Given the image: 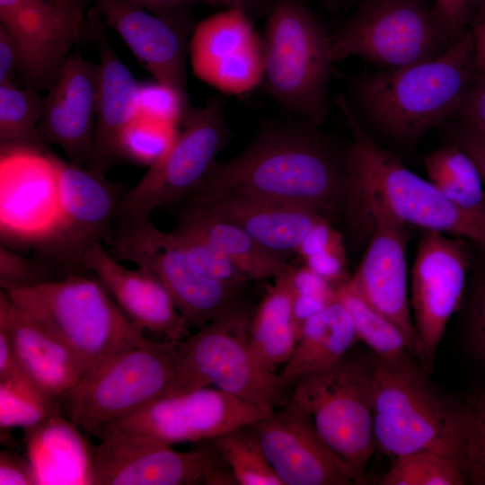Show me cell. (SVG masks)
<instances>
[{
	"instance_id": "6da1fadb",
	"label": "cell",
	"mask_w": 485,
	"mask_h": 485,
	"mask_svg": "<svg viewBox=\"0 0 485 485\" xmlns=\"http://www.w3.org/2000/svg\"><path fill=\"white\" fill-rule=\"evenodd\" d=\"M316 127L307 121L265 126L240 154L216 160L190 195L258 198L342 215L346 149L334 146Z\"/></svg>"
},
{
	"instance_id": "7a4b0ae2",
	"label": "cell",
	"mask_w": 485,
	"mask_h": 485,
	"mask_svg": "<svg viewBox=\"0 0 485 485\" xmlns=\"http://www.w3.org/2000/svg\"><path fill=\"white\" fill-rule=\"evenodd\" d=\"M339 105L352 132L345 151L347 192L342 215L358 225L383 212L405 225L469 239L485 248V217L461 208L429 180L408 169L358 123L348 101Z\"/></svg>"
},
{
	"instance_id": "3957f363",
	"label": "cell",
	"mask_w": 485,
	"mask_h": 485,
	"mask_svg": "<svg viewBox=\"0 0 485 485\" xmlns=\"http://www.w3.org/2000/svg\"><path fill=\"white\" fill-rule=\"evenodd\" d=\"M476 72L469 29L436 57L359 75L351 84L352 96L376 129L414 142L456 114Z\"/></svg>"
},
{
	"instance_id": "277c9868",
	"label": "cell",
	"mask_w": 485,
	"mask_h": 485,
	"mask_svg": "<svg viewBox=\"0 0 485 485\" xmlns=\"http://www.w3.org/2000/svg\"><path fill=\"white\" fill-rule=\"evenodd\" d=\"M413 357H376L370 366L375 446L392 458L430 450L462 467L460 402L439 392Z\"/></svg>"
},
{
	"instance_id": "5b68a950",
	"label": "cell",
	"mask_w": 485,
	"mask_h": 485,
	"mask_svg": "<svg viewBox=\"0 0 485 485\" xmlns=\"http://www.w3.org/2000/svg\"><path fill=\"white\" fill-rule=\"evenodd\" d=\"M4 292L16 307L73 351L84 374L146 338L95 277L71 272L55 280Z\"/></svg>"
},
{
	"instance_id": "8992f818",
	"label": "cell",
	"mask_w": 485,
	"mask_h": 485,
	"mask_svg": "<svg viewBox=\"0 0 485 485\" xmlns=\"http://www.w3.org/2000/svg\"><path fill=\"white\" fill-rule=\"evenodd\" d=\"M262 43L261 84L280 105L319 126L328 113L331 33L301 0H274Z\"/></svg>"
},
{
	"instance_id": "52a82bcc",
	"label": "cell",
	"mask_w": 485,
	"mask_h": 485,
	"mask_svg": "<svg viewBox=\"0 0 485 485\" xmlns=\"http://www.w3.org/2000/svg\"><path fill=\"white\" fill-rule=\"evenodd\" d=\"M177 342L145 338L113 355L60 396L63 416L93 435L104 423L175 394Z\"/></svg>"
},
{
	"instance_id": "ba28073f",
	"label": "cell",
	"mask_w": 485,
	"mask_h": 485,
	"mask_svg": "<svg viewBox=\"0 0 485 485\" xmlns=\"http://www.w3.org/2000/svg\"><path fill=\"white\" fill-rule=\"evenodd\" d=\"M287 400L302 410L330 449L365 481L375 446L370 366L345 356L337 363L296 378Z\"/></svg>"
},
{
	"instance_id": "9c48e42d",
	"label": "cell",
	"mask_w": 485,
	"mask_h": 485,
	"mask_svg": "<svg viewBox=\"0 0 485 485\" xmlns=\"http://www.w3.org/2000/svg\"><path fill=\"white\" fill-rule=\"evenodd\" d=\"M251 315L238 304L177 342L175 394L214 385L266 411L285 403L278 374L263 369L251 355Z\"/></svg>"
},
{
	"instance_id": "30bf717a",
	"label": "cell",
	"mask_w": 485,
	"mask_h": 485,
	"mask_svg": "<svg viewBox=\"0 0 485 485\" xmlns=\"http://www.w3.org/2000/svg\"><path fill=\"white\" fill-rule=\"evenodd\" d=\"M360 1L331 33L333 63L359 57L375 69L395 68L436 57L457 39L427 0Z\"/></svg>"
},
{
	"instance_id": "8fae6325",
	"label": "cell",
	"mask_w": 485,
	"mask_h": 485,
	"mask_svg": "<svg viewBox=\"0 0 485 485\" xmlns=\"http://www.w3.org/2000/svg\"><path fill=\"white\" fill-rule=\"evenodd\" d=\"M109 245L119 260L134 263L163 284L190 329L203 327L239 304L242 287L195 270L170 232L156 227L151 217L115 219Z\"/></svg>"
},
{
	"instance_id": "7c38bea8",
	"label": "cell",
	"mask_w": 485,
	"mask_h": 485,
	"mask_svg": "<svg viewBox=\"0 0 485 485\" xmlns=\"http://www.w3.org/2000/svg\"><path fill=\"white\" fill-rule=\"evenodd\" d=\"M167 152L120 198L115 218H148L175 206L201 184L227 140L224 101L211 98L190 109Z\"/></svg>"
},
{
	"instance_id": "4fadbf2b",
	"label": "cell",
	"mask_w": 485,
	"mask_h": 485,
	"mask_svg": "<svg viewBox=\"0 0 485 485\" xmlns=\"http://www.w3.org/2000/svg\"><path fill=\"white\" fill-rule=\"evenodd\" d=\"M93 447L91 485L236 484L210 442L180 452L164 442L110 433Z\"/></svg>"
},
{
	"instance_id": "5bb4252c",
	"label": "cell",
	"mask_w": 485,
	"mask_h": 485,
	"mask_svg": "<svg viewBox=\"0 0 485 485\" xmlns=\"http://www.w3.org/2000/svg\"><path fill=\"white\" fill-rule=\"evenodd\" d=\"M269 412L209 386L153 401L102 424L93 435L100 438L106 434L121 433L147 436L168 445L198 444L249 426Z\"/></svg>"
},
{
	"instance_id": "9a60e30c",
	"label": "cell",
	"mask_w": 485,
	"mask_h": 485,
	"mask_svg": "<svg viewBox=\"0 0 485 485\" xmlns=\"http://www.w3.org/2000/svg\"><path fill=\"white\" fill-rule=\"evenodd\" d=\"M54 157L58 175V218L37 250L43 259L69 274L84 269L83 259L94 244H109L117 208L126 190L104 174L55 154Z\"/></svg>"
},
{
	"instance_id": "2e32d148",
	"label": "cell",
	"mask_w": 485,
	"mask_h": 485,
	"mask_svg": "<svg viewBox=\"0 0 485 485\" xmlns=\"http://www.w3.org/2000/svg\"><path fill=\"white\" fill-rule=\"evenodd\" d=\"M470 257L463 239L423 230L411 269L410 302L414 357L428 375L448 322L462 302Z\"/></svg>"
},
{
	"instance_id": "e0dca14e",
	"label": "cell",
	"mask_w": 485,
	"mask_h": 485,
	"mask_svg": "<svg viewBox=\"0 0 485 485\" xmlns=\"http://www.w3.org/2000/svg\"><path fill=\"white\" fill-rule=\"evenodd\" d=\"M88 13L84 0H0V25L18 47L29 87L48 89L71 49L89 37Z\"/></svg>"
},
{
	"instance_id": "ac0fdd59",
	"label": "cell",
	"mask_w": 485,
	"mask_h": 485,
	"mask_svg": "<svg viewBox=\"0 0 485 485\" xmlns=\"http://www.w3.org/2000/svg\"><path fill=\"white\" fill-rule=\"evenodd\" d=\"M0 224L4 241L39 247L58 218V175L47 146H1Z\"/></svg>"
},
{
	"instance_id": "d6986e66",
	"label": "cell",
	"mask_w": 485,
	"mask_h": 485,
	"mask_svg": "<svg viewBox=\"0 0 485 485\" xmlns=\"http://www.w3.org/2000/svg\"><path fill=\"white\" fill-rule=\"evenodd\" d=\"M189 57L195 75L224 93L242 94L261 84V37L244 10L226 8L198 23Z\"/></svg>"
},
{
	"instance_id": "ffe728a7",
	"label": "cell",
	"mask_w": 485,
	"mask_h": 485,
	"mask_svg": "<svg viewBox=\"0 0 485 485\" xmlns=\"http://www.w3.org/2000/svg\"><path fill=\"white\" fill-rule=\"evenodd\" d=\"M248 427L283 485L356 483L310 418L289 401Z\"/></svg>"
},
{
	"instance_id": "44dd1931",
	"label": "cell",
	"mask_w": 485,
	"mask_h": 485,
	"mask_svg": "<svg viewBox=\"0 0 485 485\" xmlns=\"http://www.w3.org/2000/svg\"><path fill=\"white\" fill-rule=\"evenodd\" d=\"M47 90L38 126L41 141L60 147L71 163L89 168L98 107L99 66L70 53Z\"/></svg>"
},
{
	"instance_id": "7402d4cb",
	"label": "cell",
	"mask_w": 485,
	"mask_h": 485,
	"mask_svg": "<svg viewBox=\"0 0 485 485\" xmlns=\"http://www.w3.org/2000/svg\"><path fill=\"white\" fill-rule=\"evenodd\" d=\"M106 27L124 40L154 80L187 94L189 24L185 15L154 13L123 0H91Z\"/></svg>"
},
{
	"instance_id": "603a6c76",
	"label": "cell",
	"mask_w": 485,
	"mask_h": 485,
	"mask_svg": "<svg viewBox=\"0 0 485 485\" xmlns=\"http://www.w3.org/2000/svg\"><path fill=\"white\" fill-rule=\"evenodd\" d=\"M361 224L372 228L366 251L349 280L362 297L409 338L414 357L415 330L408 291V226L379 211Z\"/></svg>"
},
{
	"instance_id": "cb8c5ba5",
	"label": "cell",
	"mask_w": 485,
	"mask_h": 485,
	"mask_svg": "<svg viewBox=\"0 0 485 485\" xmlns=\"http://www.w3.org/2000/svg\"><path fill=\"white\" fill-rule=\"evenodd\" d=\"M90 271L105 287L126 316L143 331L163 335L177 342L190 333L184 318L163 284L147 270L129 269L108 251L103 243L94 244L83 259Z\"/></svg>"
},
{
	"instance_id": "d4e9b609",
	"label": "cell",
	"mask_w": 485,
	"mask_h": 485,
	"mask_svg": "<svg viewBox=\"0 0 485 485\" xmlns=\"http://www.w3.org/2000/svg\"><path fill=\"white\" fill-rule=\"evenodd\" d=\"M88 21L89 38L100 59L98 107L89 169L106 175L119 160L117 146L121 132L138 115L139 83L110 46L106 25L93 7Z\"/></svg>"
},
{
	"instance_id": "484cf974",
	"label": "cell",
	"mask_w": 485,
	"mask_h": 485,
	"mask_svg": "<svg viewBox=\"0 0 485 485\" xmlns=\"http://www.w3.org/2000/svg\"><path fill=\"white\" fill-rule=\"evenodd\" d=\"M181 201L198 205L238 225L264 247L284 257L296 253L313 225L327 216L308 206L242 196L190 195Z\"/></svg>"
},
{
	"instance_id": "4316f807",
	"label": "cell",
	"mask_w": 485,
	"mask_h": 485,
	"mask_svg": "<svg viewBox=\"0 0 485 485\" xmlns=\"http://www.w3.org/2000/svg\"><path fill=\"white\" fill-rule=\"evenodd\" d=\"M0 327L9 336L25 373L47 392L59 397L85 370L73 351L55 334L16 307L0 292Z\"/></svg>"
},
{
	"instance_id": "83f0119b",
	"label": "cell",
	"mask_w": 485,
	"mask_h": 485,
	"mask_svg": "<svg viewBox=\"0 0 485 485\" xmlns=\"http://www.w3.org/2000/svg\"><path fill=\"white\" fill-rule=\"evenodd\" d=\"M36 485H91L93 447L63 415L25 428Z\"/></svg>"
},
{
	"instance_id": "f1b7e54d",
	"label": "cell",
	"mask_w": 485,
	"mask_h": 485,
	"mask_svg": "<svg viewBox=\"0 0 485 485\" xmlns=\"http://www.w3.org/2000/svg\"><path fill=\"white\" fill-rule=\"evenodd\" d=\"M357 341L350 315L335 300L304 322L292 357L278 374L281 386L286 390L299 376L337 363Z\"/></svg>"
},
{
	"instance_id": "f546056e",
	"label": "cell",
	"mask_w": 485,
	"mask_h": 485,
	"mask_svg": "<svg viewBox=\"0 0 485 485\" xmlns=\"http://www.w3.org/2000/svg\"><path fill=\"white\" fill-rule=\"evenodd\" d=\"M175 206L177 223L207 237L249 279H275L291 267L284 256L264 247L238 225L190 202Z\"/></svg>"
},
{
	"instance_id": "4dcf8cb0",
	"label": "cell",
	"mask_w": 485,
	"mask_h": 485,
	"mask_svg": "<svg viewBox=\"0 0 485 485\" xmlns=\"http://www.w3.org/2000/svg\"><path fill=\"white\" fill-rule=\"evenodd\" d=\"M428 180L453 203L485 217V183L473 159L453 143L423 157Z\"/></svg>"
},
{
	"instance_id": "1f68e13d",
	"label": "cell",
	"mask_w": 485,
	"mask_h": 485,
	"mask_svg": "<svg viewBox=\"0 0 485 485\" xmlns=\"http://www.w3.org/2000/svg\"><path fill=\"white\" fill-rule=\"evenodd\" d=\"M336 300L348 311L357 340L364 342L380 358H393L407 353L412 356L411 342L389 318L368 304L350 280L335 288Z\"/></svg>"
},
{
	"instance_id": "d6a6232c",
	"label": "cell",
	"mask_w": 485,
	"mask_h": 485,
	"mask_svg": "<svg viewBox=\"0 0 485 485\" xmlns=\"http://www.w3.org/2000/svg\"><path fill=\"white\" fill-rule=\"evenodd\" d=\"M60 414V398L47 392L27 375L0 380L1 430L28 428Z\"/></svg>"
},
{
	"instance_id": "836d02e7",
	"label": "cell",
	"mask_w": 485,
	"mask_h": 485,
	"mask_svg": "<svg viewBox=\"0 0 485 485\" xmlns=\"http://www.w3.org/2000/svg\"><path fill=\"white\" fill-rule=\"evenodd\" d=\"M208 442L226 463L236 484L283 485L248 426Z\"/></svg>"
},
{
	"instance_id": "e575fe53",
	"label": "cell",
	"mask_w": 485,
	"mask_h": 485,
	"mask_svg": "<svg viewBox=\"0 0 485 485\" xmlns=\"http://www.w3.org/2000/svg\"><path fill=\"white\" fill-rule=\"evenodd\" d=\"M43 99L38 91L16 84H0L1 146L45 145L38 133Z\"/></svg>"
},
{
	"instance_id": "d590c367",
	"label": "cell",
	"mask_w": 485,
	"mask_h": 485,
	"mask_svg": "<svg viewBox=\"0 0 485 485\" xmlns=\"http://www.w3.org/2000/svg\"><path fill=\"white\" fill-rule=\"evenodd\" d=\"M381 479L383 485H463L467 482L458 462L430 450H419L393 458Z\"/></svg>"
},
{
	"instance_id": "8d00e7d4",
	"label": "cell",
	"mask_w": 485,
	"mask_h": 485,
	"mask_svg": "<svg viewBox=\"0 0 485 485\" xmlns=\"http://www.w3.org/2000/svg\"><path fill=\"white\" fill-rule=\"evenodd\" d=\"M169 232L174 243L198 273L239 287L249 279L218 246L200 233L180 223Z\"/></svg>"
},
{
	"instance_id": "74e56055",
	"label": "cell",
	"mask_w": 485,
	"mask_h": 485,
	"mask_svg": "<svg viewBox=\"0 0 485 485\" xmlns=\"http://www.w3.org/2000/svg\"><path fill=\"white\" fill-rule=\"evenodd\" d=\"M177 132L176 126L137 115L119 137L118 157L149 168L167 152Z\"/></svg>"
},
{
	"instance_id": "f35d334b",
	"label": "cell",
	"mask_w": 485,
	"mask_h": 485,
	"mask_svg": "<svg viewBox=\"0 0 485 485\" xmlns=\"http://www.w3.org/2000/svg\"><path fill=\"white\" fill-rule=\"evenodd\" d=\"M462 468L467 482L485 485V386L460 402Z\"/></svg>"
},
{
	"instance_id": "ab89813d",
	"label": "cell",
	"mask_w": 485,
	"mask_h": 485,
	"mask_svg": "<svg viewBox=\"0 0 485 485\" xmlns=\"http://www.w3.org/2000/svg\"><path fill=\"white\" fill-rule=\"evenodd\" d=\"M291 268L276 278L251 315L250 336L255 337L292 325L294 289ZM293 326V325H292Z\"/></svg>"
},
{
	"instance_id": "60d3db41",
	"label": "cell",
	"mask_w": 485,
	"mask_h": 485,
	"mask_svg": "<svg viewBox=\"0 0 485 485\" xmlns=\"http://www.w3.org/2000/svg\"><path fill=\"white\" fill-rule=\"evenodd\" d=\"M55 268L52 262L43 258H27L4 243L0 246L1 290L29 287L57 279L54 276Z\"/></svg>"
},
{
	"instance_id": "b9f144b4",
	"label": "cell",
	"mask_w": 485,
	"mask_h": 485,
	"mask_svg": "<svg viewBox=\"0 0 485 485\" xmlns=\"http://www.w3.org/2000/svg\"><path fill=\"white\" fill-rule=\"evenodd\" d=\"M189 110L188 97L173 87L156 80L139 84V116L177 127Z\"/></svg>"
},
{
	"instance_id": "7bdbcfd3",
	"label": "cell",
	"mask_w": 485,
	"mask_h": 485,
	"mask_svg": "<svg viewBox=\"0 0 485 485\" xmlns=\"http://www.w3.org/2000/svg\"><path fill=\"white\" fill-rule=\"evenodd\" d=\"M297 338L292 325L260 336H250L252 357L263 369L275 373L278 366L292 357Z\"/></svg>"
},
{
	"instance_id": "ee69618b",
	"label": "cell",
	"mask_w": 485,
	"mask_h": 485,
	"mask_svg": "<svg viewBox=\"0 0 485 485\" xmlns=\"http://www.w3.org/2000/svg\"><path fill=\"white\" fill-rule=\"evenodd\" d=\"M466 341L472 355L485 364V277L479 284L466 326Z\"/></svg>"
},
{
	"instance_id": "f6af8a7d",
	"label": "cell",
	"mask_w": 485,
	"mask_h": 485,
	"mask_svg": "<svg viewBox=\"0 0 485 485\" xmlns=\"http://www.w3.org/2000/svg\"><path fill=\"white\" fill-rule=\"evenodd\" d=\"M481 0H434V6L450 32L458 38L474 22V13Z\"/></svg>"
},
{
	"instance_id": "bcb514c9",
	"label": "cell",
	"mask_w": 485,
	"mask_h": 485,
	"mask_svg": "<svg viewBox=\"0 0 485 485\" xmlns=\"http://www.w3.org/2000/svg\"><path fill=\"white\" fill-rule=\"evenodd\" d=\"M455 116L485 135V73L477 70Z\"/></svg>"
},
{
	"instance_id": "7dc6e473",
	"label": "cell",
	"mask_w": 485,
	"mask_h": 485,
	"mask_svg": "<svg viewBox=\"0 0 485 485\" xmlns=\"http://www.w3.org/2000/svg\"><path fill=\"white\" fill-rule=\"evenodd\" d=\"M0 485H36L27 456L12 450L0 452Z\"/></svg>"
},
{
	"instance_id": "c3c4849f",
	"label": "cell",
	"mask_w": 485,
	"mask_h": 485,
	"mask_svg": "<svg viewBox=\"0 0 485 485\" xmlns=\"http://www.w3.org/2000/svg\"><path fill=\"white\" fill-rule=\"evenodd\" d=\"M17 73L21 74L18 47L10 33L0 25V84H15Z\"/></svg>"
},
{
	"instance_id": "681fc988",
	"label": "cell",
	"mask_w": 485,
	"mask_h": 485,
	"mask_svg": "<svg viewBox=\"0 0 485 485\" xmlns=\"http://www.w3.org/2000/svg\"><path fill=\"white\" fill-rule=\"evenodd\" d=\"M454 143L473 159L485 183V135L462 123L455 134Z\"/></svg>"
},
{
	"instance_id": "f907efd6",
	"label": "cell",
	"mask_w": 485,
	"mask_h": 485,
	"mask_svg": "<svg viewBox=\"0 0 485 485\" xmlns=\"http://www.w3.org/2000/svg\"><path fill=\"white\" fill-rule=\"evenodd\" d=\"M154 13L180 16L191 5L204 3V0H123Z\"/></svg>"
},
{
	"instance_id": "816d5d0a",
	"label": "cell",
	"mask_w": 485,
	"mask_h": 485,
	"mask_svg": "<svg viewBox=\"0 0 485 485\" xmlns=\"http://www.w3.org/2000/svg\"><path fill=\"white\" fill-rule=\"evenodd\" d=\"M22 375L27 374L15 354L9 336L0 327V380Z\"/></svg>"
},
{
	"instance_id": "f5cc1de1",
	"label": "cell",
	"mask_w": 485,
	"mask_h": 485,
	"mask_svg": "<svg viewBox=\"0 0 485 485\" xmlns=\"http://www.w3.org/2000/svg\"><path fill=\"white\" fill-rule=\"evenodd\" d=\"M477 70L485 73V15L476 19L470 27Z\"/></svg>"
},
{
	"instance_id": "db71d44e",
	"label": "cell",
	"mask_w": 485,
	"mask_h": 485,
	"mask_svg": "<svg viewBox=\"0 0 485 485\" xmlns=\"http://www.w3.org/2000/svg\"><path fill=\"white\" fill-rule=\"evenodd\" d=\"M204 4L239 8L246 11H255L260 5V0H204Z\"/></svg>"
},
{
	"instance_id": "11a10c76",
	"label": "cell",
	"mask_w": 485,
	"mask_h": 485,
	"mask_svg": "<svg viewBox=\"0 0 485 485\" xmlns=\"http://www.w3.org/2000/svg\"><path fill=\"white\" fill-rule=\"evenodd\" d=\"M325 1H329V0H325Z\"/></svg>"
}]
</instances>
